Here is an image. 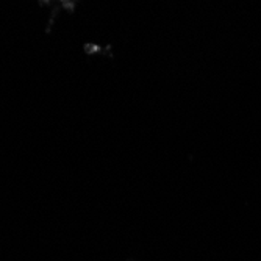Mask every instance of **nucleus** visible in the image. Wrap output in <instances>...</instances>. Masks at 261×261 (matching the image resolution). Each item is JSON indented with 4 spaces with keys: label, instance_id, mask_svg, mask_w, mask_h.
I'll return each mask as SVG.
<instances>
[{
    "label": "nucleus",
    "instance_id": "f257e3e1",
    "mask_svg": "<svg viewBox=\"0 0 261 261\" xmlns=\"http://www.w3.org/2000/svg\"><path fill=\"white\" fill-rule=\"evenodd\" d=\"M47 2H49V0H47ZM60 2H63L66 5H70V4H72V0H60Z\"/></svg>",
    "mask_w": 261,
    "mask_h": 261
}]
</instances>
